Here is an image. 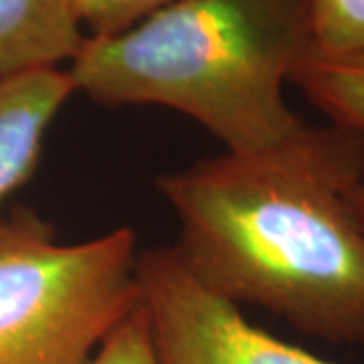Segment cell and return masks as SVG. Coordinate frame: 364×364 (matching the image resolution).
<instances>
[{"mask_svg":"<svg viewBox=\"0 0 364 364\" xmlns=\"http://www.w3.org/2000/svg\"><path fill=\"white\" fill-rule=\"evenodd\" d=\"M363 181L364 138L330 124L269 152L198 160L156 186L178 221L172 247L203 286L364 346V231L346 203Z\"/></svg>","mask_w":364,"mask_h":364,"instance_id":"obj_1","label":"cell"},{"mask_svg":"<svg viewBox=\"0 0 364 364\" xmlns=\"http://www.w3.org/2000/svg\"><path fill=\"white\" fill-rule=\"evenodd\" d=\"M312 51L304 0H178L112 37H85L67 71L102 105H162L231 154L286 146L310 124L284 85Z\"/></svg>","mask_w":364,"mask_h":364,"instance_id":"obj_2","label":"cell"},{"mask_svg":"<svg viewBox=\"0 0 364 364\" xmlns=\"http://www.w3.org/2000/svg\"><path fill=\"white\" fill-rule=\"evenodd\" d=\"M130 227L75 245L37 213L0 221V364H87L142 301Z\"/></svg>","mask_w":364,"mask_h":364,"instance_id":"obj_3","label":"cell"},{"mask_svg":"<svg viewBox=\"0 0 364 364\" xmlns=\"http://www.w3.org/2000/svg\"><path fill=\"white\" fill-rule=\"evenodd\" d=\"M136 275L160 364H334L251 324L174 247L142 251Z\"/></svg>","mask_w":364,"mask_h":364,"instance_id":"obj_4","label":"cell"},{"mask_svg":"<svg viewBox=\"0 0 364 364\" xmlns=\"http://www.w3.org/2000/svg\"><path fill=\"white\" fill-rule=\"evenodd\" d=\"M73 93V79L61 67L0 77V205L35 172L47 130Z\"/></svg>","mask_w":364,"mask_h":364,"instance_id":"obj_5","label":"cell"},{"mask_svg":"<svg viewBox=\"0 0 364 364\" xmlns=\"http://www.w3.org/2000/svg\"><path fill=\"white\" fill-rule=\"evenodd\" d=\"M85 37L75 0H0V77L71 63Z\"/></svg>","mask_w":364,"mask_h":364,"instance_id":"obj_6","label":"cell"},{"mask_svg":"<svg viewBox=\"0 0 364 364\" xmlns=\"http://www.w3.org/2000/svg\"><path fill=\"white\" fill-rule=\"evenodd\" d=\"M289 83L334 126L364 138V57H326L310 51Z\"/></svg>","mask_w":364,"mask_h":364,"instance_id":"obj_7","label":"cell"},{"mask_svg":"<svg viewBox=\"0 0 364 364\" xmlns=\"http://www.w3.org/2000/svg\"><path fill=\"white\" fill-rule=\"evenodd\" d=\"M312 53L364 57V0H304Z\"/></svg>","mask_w":364,"mask_h":364,"instance_id":"obj_8","label":"cell"},{"mask_svg":"<svg viewBox=\"0 0 364 364\" xmlns=\"http://www.w3.org/2000/svg\"><path fill=\"white\" fill-rule=\"evenodd\" d=\"M174 2L178 0H75V11L87 37H112Z\"/></svg>","mask_w":364,"mask_h":364,"instance_id":"obj_9","label":"cell"},{"mask_svg":"<svg viewBox=\"0 0 364 364\" xmlns=\"http://www.w3.org/2000/svg\"><path fill=\"white\" fill-rule=\"evenodd\" d=\"M87 364H160L142 301L102 342Z\"/></svg>","mask_w":364,"mask_h":364,"instance_id":"obj_10","label":"cell"},{"mask_svg":"<svg viewBox=\"0 0 364 364\" xmlns=\"http://www.w3.org/2000/svg\"><path fill=\"white\" fill-rule=\"evenodd\" d=\"M346 203L364 231V181L346 188Z\"/></svg>","mask_w":364,"mask_h":364,"instance_id":"obj_11","label":"cell"}]
</instances>
